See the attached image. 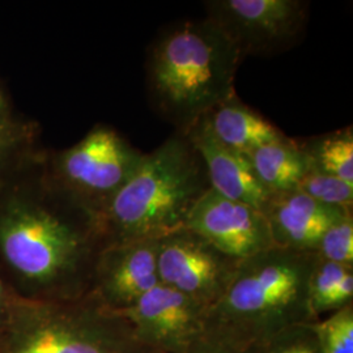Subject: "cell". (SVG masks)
I'll return each instance as SVG.
<instances>
[{
    "label": "cell",
    "mask_w": 353,
    "mask_h": 353,
    "mask_svg": "<svg viewBox=\"0 0 353 353\" xmlns=\"http://www.w3.org/2000/svg\"><path fill=\"white\" fill-rule=\"evenodd\" d=\"M156 263L161 284L189 296L208 310L224 294L239 261L181 228L157 240Z\"/></svg>",
    "instance_id": "8"
},
{
    "label": "cell",
    "mask_w": 353,
    "mask_h": 353,
    "mask_svg": "<svg viewBox=\"0 0 353 353\" xmlns=\"http://www.w3.org/2000/svg\"><path fill=\"white\" fill-rule=\"evenodd\" d=\"M185 228L239 262L275 248L261 210L228 199L212 189L194 205Z\"/></svg>",
    "instance_id": "10"
},
{
    "label": "cell",
    "mask_w": 353,
    "mask_h": 353,
    "mask_svg": "<svg viewBox=\"0 0 353 353\" xmlns=\"http://www.w3.org/2000/svg\"><path fill=\"white\" fill-rule=\"evenodd\" d=\"M23 122V119L14 117L10 97L7 96L6 90L0 87V134L11 131Z\"/></svg>",
    "instance_id": "24"
},
{
    "label": "cell",
    "mask_w": 353,
    "mask_h": 353,
    "mask_svg": "<svg viewBox=\"0 0 353 353\" xmlns=\"http://www.w3.org/2000/svg\"><path fill=\"white\" fill-rule=\"evenodd\" d=\"M353 303V267L318 256L309 280V307L314 322Z\"/></svg>",
    "instance_id": "16"
},
{
    "label": "cell",
    "mask_w": 353,
    "mask_h": 353,
    "mask_svg": "<svg viewBox=\"0 0 353 353\" xmlns=\"http://www.w3.org/2000/svg\"><path fill=\"white\" fill-rule=\"evenodd\" d=\"M203 121L214 139L242 154L287 137L278 127L241 101L236 93L216 105L203 117Z\"/></svg>",
    "instance_id": "14"
},
{
    "label": "cell",
    "mask_w": 353,
    "mask_h": 353,
    "mask_svg": "<svg viewBox=\"0 0 353 353\" xmlns=\"http://www.w3.org/2000/svg\"><path fill=\"white\" fill-rule=\"evenodd\" d=\"M252 353H321L312 323H303L281 332L252 348Z\"/></svg>",
    "instance_id": "22"
},
{
    "label": "cell",
    "mask_w": 353,
    "mask_h": 353,
    "mask_svg": "<svg viewBox=\"0 0 353 353\" xmlns=\"http://www.w3.org/2000/svg\"><path fill=\"white\" fill-rule=\"evenodd\" d=\"M211 189L205 166L186 135L174 132L144 153L138 169L100 214L105 246L159 240L181 228Z\"/></svg>",
    "instance_id": "4"
},
{
    "label": "cell",
    "mask_w": 353,
    "mask_h": 353,
    "mask_svg": "<svg viewBox=\"0 0 353 353\" xmlns=\"http://www.w3.org/2000/svg\"><path fill=\"white\" fill-rule=\"evenodd\" d=\"M303 194L330 207L353 210V185L309 166L299 185Z\"/></svg>",
    "instance_id": "20"
},
{
    "label": "cell",
    "mask_w": 353,
    "mask_h": 353,
    "mask_svg": "<svg viewBox=\"0 0 353 353\" xmlns=\"http://www.w3.org/2000/svg\"><path fill=\"white\" fill-rule=\"evenodd\" d=\"M183 135L199 153L211 189L228 199L263 210L270 194L255 176L248 154L233 151L214 139L203 118Z\"/></svg>",
    "instance_id": "13"
},
{
    "label": "cell",
    "mask_w": 353,
    "mask_h": 353,
    "mask_svg": "<svg viewBox=\"0 0 353 353\" xmlns=\"http://www.w3.org/2000/svg\"><path fill=\"white\" fill-rule=\"evenodd\" d=\"M319 352L353 353V303L312 322Z\"/></svg>",
    "instance_id": "19"
},
{
    "label": "cell",
    "mask_w": 353,
    "mask_h": 353,
    "mask_svg": "<svg viewBox=\"0 0 353 353\" xmlns=\"http://www.w3.org/2000/svg\"><path fill=\"white\" fill-rule=\"evenodd\" d=\"M316 255L332 263L353 267V212L328 228L318 245Z\"/></svg>",
    "instance_id": "21"
},
{
    "label": "cell",
    "mask_w": 353,
    "mask_h": 353,
    "mask_svg": "<svg viewBox=\"0 0 353 353\" xmlns=\"http://www.w3.org/2000/svg\"><path fill=\"white\" fill-rule=\"evenodd\" d=\"M45 156L0 185V278L23 299L76 300L105 248L100 216L55 183Z\"/></svg>",
    "instance_id": "1"
},
{
    "label": "cell",
    "mask_w": 353,
    "mask_h": 353,
    "mask_svg": "<svg viewBox=\"0 0 353 353\" xmlns=\"http://www.w3.org/2000/svg\"><path fill=\"white\" fill-rule=\"evenodd\" d=\"M112 313L126 321L144 347L159 353H183L204 334L207 309L160 283L130 307Z\"/></svg>",
    "instance_id": "9"
},
{
    "label": "cell",
    "mask_w": 353,
    "mask_h": 353,
    "mask_svg": "<svg viewBox=\"0 0 353 353\" xmlns=\"http://www.w3.org/2000/svg\"><path fill=\"white\" fill-rule=\"evenodd\" d=\"M318 255L271 248L240 261L204 332L250 351L285 328L312 323L309 280Z\"/></svg>",
    "instance_id": "3"
},
{
    "label": "cell",
    "mask_w": 353,
    "mask_h": 353,
    "mask_svg": "<svg viewBox=\"0 0 353 353\" xmlns=\"http://www.w3.org/2000/svg\"><path fill=\"white\" fill-rule=\"evenodd\" d=\"M262 212L275 248L316 254L328 228L353 210L325 205L294 189L271 194Z\"/></svg>",
    "instance_id": "12"
},
{
    "label": "cell",
    "mask_w": 353,
    "mask_h": 353,
    "mask_svg": "<svg viewBox=\"0 0 353 353\" xmlns=\"http://www.w3.org/2000/svg\"><path fill=\"white\" fill-rule=\"evenodd\" d=\"M0 353H159L123 318L92 296L37 301L16 294L0 334Z\"/></svg>",
    "instance_id": "5"
},
{
    "label": "cell",
    "mask_w": 353,
    "mask_h": 353,
    "mask_svg": "<svg viewBox=\"0 0 353 353\" xmlns=\"http://www.w3.org/2000/svg\"><path fill=\"white\" fill-rule=\"evenodd\" d=\"M156 252L157 240L105 246L94 265L89 296L109 312L130 307L160 284Z\"/></svg>",
    "instance_id": "11"
},
{
    "label": "cell",
    "mask_w": 353,
    "mask_h": 353,
    "mask_svg": "<svg viewBox=\"0 0 353 353\" xmlns=\"http://www.w3.org/2000/svg\"><path fill=\"white\" fill-rule=\"evenodd\" d=\"M183 353H252V350H240L227 341H221L211 334L204 332L202 336L191 344Z\"/></svg>",
    "instance_id": "23"
},
{
    "label": "cell",
    "mask_w": 353,
    "mask_h": 353,
    "mask_svg": "<svg viewBox=\"0 0 353 353\" xmlns=\"http://www.w3.org/2000/svg\"><path fill=\"white\" fill-rule=\"evenodd\" d=\"M14 297L16 293H13V290L7 285V283L0 278V334L7 322Z\"/></svg>",
    "instance_id": "25"
},
{
    "label": "cell",
    "mask_w": 353,
    "mask_h": 353,
    "mask_svg": "<svg viewBox=\"0 0 353 353\" xmlns=\"http://www.w3.org/2000/svg\"><path fill=\"white\" fill-rule=\"evenodd\" d=\"M143 157L115 128L96 125L74 145L46 151L45 164L57 185L100 216Z\"/></svg>",
    "instance_id": "6"
},
{
    "label": "cell",
    "mask_w": 353,
    "mask_h": 353,
    "mask_svg": "<svg viewBox=\"0 0 353 353\" xmlns=\"http://www.w3.org/2000/svg\"><path fill=\"white\" fill-rule=\"evenodd\" d=\"M207 19L219 26L240 52L274 55L303 37L309 20L303 0H210Z\"/></svg>",
    "instance_id": "7"
},
{
    "label": "cell",
    "mask_w": 353,
    "mask_h": 353,
    "mask_svg": "<svg viewBox=\"0 0 353 353\" xmlns=\"http://www.w3.org/2000/svg\"><path fill=\"white\" fill-rule=\"evenodd\" d=\"M240 52L210 19L164 30L147 57V88L154 110L185 134L234 90Z\"/></svg>",
    "instance_id": "2"
},
{
    "label": "cell",
    "mask_w": 353,
    "mask_h": 353,
    "mask_svg": "<svg viewBox=\"0 0 353 353\" xmlns=\"http://www.w3.org/2000/svg\"><path fill=\"white\" fill-rule=\"evenodd\" d=\"M39 127L32 121L0 134V185L45 151L39 145Z\"/></svg>",
    "instance_id": "18"
},
{
    "label": "cell",
    "mask_w": 353,
    "mask_h": 353,
    "mask_svg": "<svg viewBox=\"0 0 353 353\" xmlns=\"http://www.w3.org/2000/svg\"><path fill=\"white\" fill-rule=\"evenodd\" d=\"M248 157L270 195L297 189L310 166L299 140L288 137L254 150Z\"/></svg>",
    "instance_id": "15"
},
{
    "label": "cell",
    "mask_w": 353,
    "mask_h": 353,
    "mask_svg": "<svg viewBox=\"0 0 353 353\" xmlns=\"http://www.w3.org/2000/svg\"><path fill=\"white\" fill-rule=\"evenodd\" d=\"M310 168L353 185L352 127L299 141Z\"/></svg>",
    "instance_id": "17"
}]
</instances>
